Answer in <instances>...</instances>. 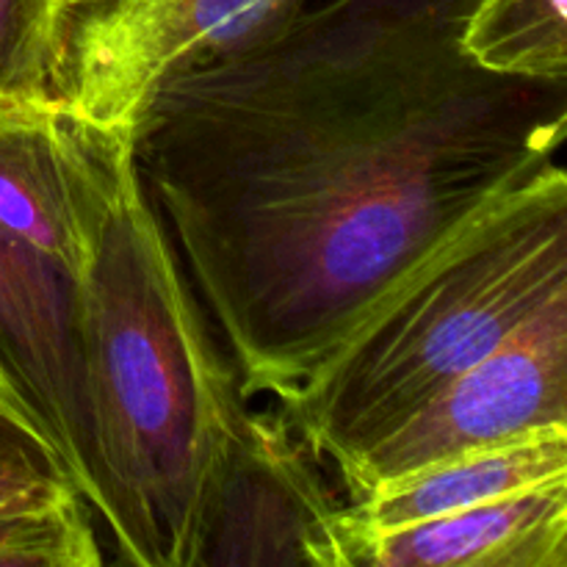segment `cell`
I'll list each match as a JSON object with an SVG mask.
<instances>
[{"label": "cell", "mask_w": 567, "mask_h": 567, "mask_svg": "<svg viewBox=\"0 0 567 567\" xmlns=\"http://www.w3.org/2000/svg\"><path fill=\"white\" fill-rule=\"evenodd\" d=\"M480 0H293L161 78L142 186L238 374L291 399L476 214L557 164L567 81L482 70Z\"/></svg>", "instance_id": "1"}, {"label": "cell", "mask_w": 567, "mask_h": 567, "mask_svg": "<svg viewBox=\"0 0 567 567\" xmlns=\"http://www.w3.org/2000/svg\"><path fill=\"white\" fill-rule=\"evenodd\" d=\"M59 111V109H55ZM75 192L92 515L120 563L194 567L247 399L150 203L131 131L59 111Z\"/></svg>", "instance_id": "2"}, {"label": "cell", "mask_w": 567, "mask_h": 567, "mask_svg": "<svg viewBox=\"0 0 567 567\" xmlns=\"http://www.w3.org/2000/svg\"><path fill=\"white\" fill-rule=\"evenodd\" d=\"M559 291H567V175L557 161L443 241L277 413L319 463L338 468Z\"/></svg>", "instance_id": "3"}, {"label": "cell", "mask_w": 567, "mask_h": 567, "mask_svg": "<svg viewBox=\"0 0 567 567\" xmlns=\"http://www.w3.org/2000/svg\"><path fill=\"white\" fill-rule=\"evenodd\" d=\"M293 0H50L44 86L64 114L131 131L161 78L219 53Z\"/></svg>", "instance_id": "4"}, {"label": "cell", "mask_w": 567, "mask_h": 567, "mask_svg": "<svg viewBox=\"0 0 567 567\" xmlns=\"http://www.w3.org/2000/svg\"><path fill=\"white\" fill-rule=\"evenodd\" d=\"M543 430H567V291L336 474L352 504L437 460Z\"/></svg>", "instance_id": "5"}, {"label": "cell", "mask_w": 567, "mask_h": 567, "mask_svg": "<svg viewBox=\"0 0 567 567\" xmlns=\"http://www.w3.org/2000/svg\"><path fill=\"white\" fill-rule=\"evenodd\" d=\"M343 504L280 413L247 410L216 482L194 567H343Z\"/></svg>", "instance_id": "6"}, {"label": "cell", "mask_w": 567, "mask_h": 567, "mask_svg": "<svg viewBox=\"0 0 567 567\" xmlns=\"http://www.w3.org/2000/svg\"><path fill=\"white\" fill-rule=\"evenodd\" d=\"M0 380L92 502V432L83 388L75 275L0 225ZM92 509V507H89Z\"/></svg>", "instance_id": "7"}, {"label": "cell", "mask_w": 567, "mask_h": 567, "mask_svg": "<svg viewBox=\"0 0 567 567\" xmlns=\"http://www.w3.org/2000/svg\"><path fill=\"white\" fill-rule=\"evenodd\" d=\"M343 567H567V476L354 537Z\"/></svg>", "instance_id": "8"}, {"label": "cell", "mask_w": 567, "mask_h": 567, "mask_svg": "<svg viewBox=\"0 0 567 567\" xmlns=\"http://www.w3.org/2000/svg\"><path fill=\"white\" fill-rule=\"evenodd\" d=\"M557 476H567V430L532 432L437 460L426 468L371 487L358 502L343 504L341 559L354 537L441 518Z\"/></svg>", "instance_id": "9"}, {"label": "cell", "mask_w": 567, "mask_h": 567, "mask_svg": "<svg viewBox=\"0 0 567 567\" xmlns=\"http://www.w3.org/2000/svg\"><path fill=\"white\" fill-rule=\"evenodd\" d=\"M0 225L75 275V192L59 111L50 100L0 105Z\"/></svg>", "instance_id": "10"}, {"label": "cell", "mask_w": 567, "mask_h": 567, "mask_svg": "<svg viewBox=\"0 0 567 567\" xmlns=\"http://www.w3.org/2000/svg\"><path fill=\"white\" fill-rule=\"evenodd\" d=\"M463 50L482 70L529 81H567L565 0H480Z\"/></svg>", "instance_id": "11"}, {"label": "cell", "mask_w": 567, "mask_h": 567, "mask_svg": "<svg viewBox=\"0 0 567 567\" xmlns=\"http://www.w3.org/2000/svg\"><path fill=\"white\" fill-rule=\"evenodd\" d=\"M103 551L83 498L0 515V567H97Z\"/></svg>", "instance_id": "12"}, {"label": "cell", "mask_w": 567, "mask_h": 567, "mask_svg": "<svg viewBox=\"0 0 567 567\" xmlns=\"http://www.w3.org/2000/svg\"><path fill=\"white\" fill-rule=\"evenodd\" d=\"M70 498H81V493L64 460L20 408L0 396V515Z\"/></svg>", "instance_id": "13"}, {"label": "cell", "mask_w": 567, "mask_h": 567, "mask_svg": "<svg viewBox=\"0 0 567 567\" xmlns=\"http://www.w3.org/2000/svg\"><path fill=\"white\" fill-rule=\"evenodd\" d=\"M48 17L50 0H0V105L48 100Z\"/></svg>", "instance_id": "14"}, {"label": "cell", "mask_w": 567, "mask_h": 567, "mask_svg": "<svg viewBox=\"0 0 567 567\" xmlns=\"http://www.w3.org/2000/svg\"><path fill=\"white\" fill-rule=\"evenodd\" d=\"M0 396H3L6 399V402H11V404H14V408H20L22 410V413H25L28 415V419H31V413H28V410H25V404H22L20 402V399H17L14 396V391H11V388L9 385H6V382L3 380H0ZM33 421V419H31ZM33 424H37V421H33ZM42 435H44V432H42Z\"/></svg>", "instance_id": "15"}]
</instances>
